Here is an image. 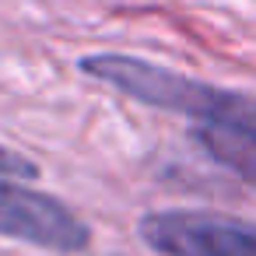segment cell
<instances>
[{"instance_id":"cell-1","label":"cell","mask_w":256,"mask_h":256,"mask_svg":"<svg viewBox=\"0 0 256 256\" xmlns=\"http://www.w3.org/2000/svg\"><path fill=\"white\" fill-rule=\"evenodd\" d=\"M78 67L92 81H102L112 92L134 102H144L151 109L179 112V116H190L193 123H218L256 137V95L249 92L218 88L130 53H88L81 56Z\"/></svg>"},{"instance_id":"cell-2","label":"cell","mask_w":256,"mask_h":256,"mask_svg":"<svg viewBox=\"0 0 256 256\" xmlns=\"http://www.w3.org/2000/svg\"><path fill=\"white\" fill-rule=\"evenodd\" d=\"M158 256H256V221L210 210H151L137 221Z\"/></svg>"},{"instance_id":"cell-3","label":"cell","mask_w":256,"mask_h":256,"mask_svg":"<svg viewBox=\"0 0 256 256\" xmlns=\"http://www.w3.org/2000/svg\"><path fill=\"white\" fill-rule=\"evenodd\" d=\"M0 238L74 256L88 249L92 228L64 200L0 176Z\"/></svg>"},{"instance_id":"cell-4","label":"cell","mask_w":256,"mask_h":256,"mask_svg":"<svg viewBox=\"0 0 256 256\" xmlns=\"http://www.w3.org/2000/svg\"><path fill=\"white\" fill-rule=\"evenodd\" d=\"M0 176H8V179H36L39 176V165L28 154L14 151L8 144H0Z\"/></svg>"}]
</instances>
